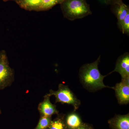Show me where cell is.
Returning <instances> with one entry per match:
<instances>
[{
    "mask_svg": "<svg viewBox=\"0 0 129 129\" xmlns=\"http://www.w3.org/2000/svg\"><path fill=\"white\" fill-rule=\"evenodd\" d=\"M10 1H15V2H16V1H17V0H3V1L5 2H6Z\"/></svg>",
    "mask_w": 129,
    "mask_h": 129,
    "instance_id": "obj_17",
    "label": "cell"
},
{
    "mask_svg": "<svg viewBox=\"0 0 129 129\" xmlns=\"http://www.w3.org/2000/svg\"><path fill=\"white\" fill-rule=\"evenodd\" d=\"M61 8L65 18L74 21L92 14L86 0H64Z\"/></svg>",
    "mask_w": 129,
    "mask_h": 129,
    "instance_id": "obj_2",
    "label": "cell"
},
{
    "mask_svg": "<svg viewBox=\"0 0 129 129\" xmlns=\"http://www.w3.org/2000/svg\"><path fill=\"white\" fill-rule=\"evenodd\" d=\"M116 72L121 75L122 79L129 78V54L126 52L118 58L114 70L109 74Z\"/></svg>",
    "mask_w": 129,
    "mask_h": 129,
    "instance_id": "obj_6",
    "label": "cell"
},
{
    "mask_svg": "<svg viewBox=\"0 0 129 129\" xmlns=\"http://www.w3.org/2000/svg\"><path fill=\"white\" fill-rule=\"evenodd\" d=\"M112 6L114 12L117 18V25L119 27L127 14L129 13V6L123 2Z\"/></svg>",
    "mask_w": 129,
    "mask_h": 129,
    "instance_id": "obj_8",
    "label": "cell"
},
{
    "mask_svg": "<svg viewBox=\"0 0 129 129\" xmlns=\"http://www.w3.org/2000/svg\"><path fill=\"white\" fill-rule=\"evenodd\" d=\"M100 56L95 61L84 64L80 68L79 76L81 84L87 89L96 91L106 88L113 89L105 85L103 79L107 75H102L98 69Z\"/></svg>",
    "mask_w": 129,
    "mask_h": 129,
    "instance_id": "obj_1",
    "label": "cell"
},
{
    "mask_svg": "<svg viewBox=\"0 0 129 129\" xmlns=\"http://www.w3.org/2000/svg\"><path fill=\"white\" fill-rule=\"evenodd\" d=\"M47 129H69L66 124L64 118L59 116L52 120L50 124Z\"/></svg>",
    "mask_w": 129,
    "mask_h": 129,
    "instance_id": "obj_12",
    "label": "cell"
},
{
    "mask_svg": "<svg viewBox=\"0 0 129 129\" xmlns=\"http://www.w3.org/2000/svg\"><path fill=\"white\" fill-rule=\"evenodd\" d=\"M42 0H17L16 3L20 7L28 11H37Z\"/></svg>",
    "mask_w": 129,
    "mask_h": 129,
    "instance_id": "obj_9",
    "label": "cell"
},
{
    "mask_svg": "<svg viewBox=\"0 0 129 129\" xmlns=\"http://www.w3.org/2000/svg\"><path fill=\"white\" fill-rule=\"evenodd\" d=\"M50 96L47 94L44 97V101L39 105L38 109L42 116L51 117L58 113L55 105L52 104L50 101Z\"/></svg>",
    "mask_w": 129,
    "mask_h": 129,
    "instance_id": "obj_7",
    "label": "cell"
},
{
    "mask_svg": "<svg viewBox=\"0 0 129 129\" xmlns=\"http://www.w3.org/2000/svg\"><path fill=\"white\" fill-rule=\"evenodd\" d=\"M113 89L119 103L126 104L129 102V78L122 80L120 83H117Z\"/></svg>",
    "mask_w": 129,
    "mask_h": 129,
    "instance_id": "obj_5",
    "label": "cell"
},
{
    "mask_svg": "<svg viewBox=\"0 0 129 129\" xmlns=\"http://www.w3.org/2000/svg\"><path fill=\"white\" fill-rule=\"evenodd\" d=\"M82 125H83V124H82L80 127L79 128L76 129H82Z\"/></svg>",
    "mask_w": 129,
    "mask_h": 129,
    "instance_id": "obj_18",
    "label": "cell"
},
{
    "mask_svg": "<svg viewBox=\"0 0 129 129\" xmlns=\"http://www.w3.org/2000/svg\"><path fill=\"white\" fill-rule=\"evenodd\" d=\"M111 121L113 127L115 129H129L128 114L118 115Z\"/></svg>",
    "mask_w": 129,
    "mask_h": 129,
    "instance_id": "obj_10",
    "label": "cell"
},
{
    "mask_svg": "<svg viewBox=\"0 0 129 129\" xmlns=\"http://www.w3.org/2000/svg\"><path fill=\"white\" fill-rule=\"evenodd\" d=\"M64 0H42L37 11H45L52 8L54 6L61 5Z\"/></svg>",
    "mask_w": 129,
    "mask_h": 129,
    "instance_id": "obj_13",
    "label": "cell"
},
{
    "mask_svg": "<svg viewBox=\"0 0 129 129\" xmlns=\"http://www.w3.org/2000/svg\"><path fill=\"white\" fill-rule=\"evenodd\" d=\"M123 34H129V13L127 14L123 21L119 27Z\"/></svg>",
    "mask_w": 129,
    "mask_h": 129,
    "instance_id": "obj_15",
    "label": "cell"
},
{
    "mask_svg": "<svg viewBox=\"0 0 129 129\" xmlns=\"http://www.w3.org/2000/svg\"><path fill=\"white\" fill-rule=\"evenodd\" d=\"M51 121V117L42 116L37 126L35 129H47Z\"/></svg>",
    "mask_w": 129,
    "mask_h": 129,
    "instance_id": "obj_14",
    "label": "cell"
},
{
    "mask_svg": "<svg viewBox=\"0 0 129 129\" xmlns=\"http://www.w3.org/2000/svg\"><path fill=\"white\" fill-rule=\"evenodd\" d=\"M1 108H0V114H1Z\"/></svg>",
    "mask_w": 129,
    "mask_h": 129,
    "instance_id": "obj_19",
    "label": "cell"
},
{
    "mask_svg": "<svg viewBox=\"0 0 129 129\" xmlns=\"http://www.w3.org/2000/svg\"><path fill=\"white\" fill-rule=\"evenodd\" d=\"M48 94L51 96L53 95L56 98V102L62 104L72 105L73 106L75 111L79 108L80 101L67 86L60 84L57 90H50Z\"/></svg>",
    "mask_w": 129,
    "mask_h": 129,
    "instance_id": "obj_3",
    "label": "cell"
},
{
    "mask_svg": "<svg viewBox=\"0 0 129 129\" xmlns=\"http://www.w3.org/2000/svg\"><path fill=\"white\" fill-rule=\"evenodd\" d=\"M14 80V72L9 66L6 51H0V90L12 84Z\"/></svg>",
    "mask_w": 129,
    "mask_h": 129,
    "instance_id": "obj_4",
    "label": "cell"
},
{
    "mask_svg": "<svg viewBox=\"0 0 129 129\" xmlns=\"http://www.w3.org/2000/svg\"><path fill=\"white\" fill-rule=\"evenodd\" d=\"M105 4L107 5H113L123 2L122 0H104Z\"/></svg>",
    "mask_w": 129,
    "mask_h": 129,
    "instance_id": "obj_16",
    "label": "cell"
},
{
    "mask_svg": "<svg viewBox=\"0 0 129 129\" xmlns=\"http://www.w3.org/2000/svg\"><path fill=\"white\" fill-rule=\"evenodd\" d=\"M65 121L69 129H76L83 124L79 116L75 113L69 114L66 117Z\"/></svg>",
    "mask_w": 129,
    "mask_h": 129,
    "instance_id": "obj_11",
    "label": "cell"
}]
</instances>
